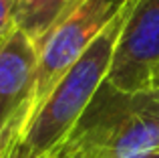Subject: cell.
<instances>
[{
    "label": "cell",
    "mask_w": 159,
    "mask_h": 158,
    "mask_svg": "<svg viewBox=\"0 0 159 158\" xmlns=\"http://www.w3.org/2000/svg\"><path fill=\"white\" fill-rule=\"evenodd\" d=\"M129 10L131 4L127 2L123 10L109 22V27L93 41V45L83 53L81 59L62 75L43 107L28 124L24 134L20 136V140L8 152L16 150L26 156H44L57 150L66 140L89 103L95 99L101 85L107 81L115 45L129 16Z\"/></svg>",
    "instance_id": "6da1fadb"
},
{
    "label": "cell",
    "mask_w": 159,
    "mask_h": 158,
    "mask_svg": "<svg viewBox=\"0 0 159 158\" xmlns=\"http://www.w3.org/2000/svg\"><path fill=\"white\" fill-rule=\"evenodd\" d=\"M66 142L83 158H141L159 152V126L105 81Z\"/></svg>",
    "instance_id": "7a4b0ae2"
},
{
    "label": "cell",
    "mask_w": 159,
    "mask_h": 158,
    "mask_svg": "<svg viewBox=\"0 0 159 158\" xmlns=\"http://www.w3.org/2000/svg\"><path fill=\"white\" fill-rule=\"evenodd\" d=\"M127 2L129 0H81L77 8L48 32L39 47V63L28 101L16 122L4 154L14 148L62 75L81 59L83 53L93 45V41L109 27V22L123 10Z\"/></svg>",
    "instance_id": "3957f363"
},
{
    "label": "cell",
    "mask_w": 159,
    "mask_h": 158,
    "mask_svg": "<svg viewBox=\"0 0 159 158\" xmlns=\"http://www.w3.org/2000/svg\"><path fill=\"white\" fill-rule=\"evenodd\" d=\"M131 10L113 53L107 83L127 95L149 89L159 63V0H129Z\"/></svg>",
    "instance_id": "277c9868"
},
{
    "label": "cell",
    "mask_w": 159,
    "mask_h": 158,
    "mask_svg": "<svg viewBox=\"0 0 159 158\" xmlns=\"http://www.w3.org/2000/svg\"><path fill=\"white\" fill-rule=\"evenodd\" d=\"M39 63V47L18 28L0 39V142L6 150L28 101Z\"/></svg>",
    "instance_id": "5b68a950"
},
{
    "label": "cell",
    "mask_w": 159,
    "mask_h": 158,
    "mask_svg": "<svg viewBox=\"0 0 159 158\" xmlns=\"http://www.w3.org/2000/svg\"><path fill=\"white\" fill-rule=\"evenodd\" d=\"M81 0H14L12 28L28 37L40 47L48 32L66 18Z\"/></svg>",
    "instance_id": "8992f818"
},
{
    "label": "cell",
    "mask_w": 159,
    "mask_h": 158,
    "mask_svg": "<svg viewBox=\"0 0 159 158\" xmlns=\"http://www.w3.org/2000/svg\"><path fill=\"white\" fill-rule=\"evenodd\" d=\"M133 101L143 114H147L149 118L159 126V95L153 91H141V93L133 95Z\"/></svg>",
    "instance_id": "52a82bcc"
},
{
    "label": "cell",
    "mask_w": 159,
    "mask_h": 158,
    "mask_svg": "<svg viewBox=\"0 0 159 158\" xmlns=\"http://www.w3.org/2000/svg\"><path fill=\"white\" fill-rule=\"evenodd\" d=\"M12 10L14 0H0V39L12 28Z\"/></svg>",
    "instance_id": "ba28073f"
},
{
    "label": "cell",
    "mask_w": 159,
    "mask_h": 158,
    "mask_svg": "<svg viewBox=\"0 0 159 158\" xmlns=\"http://www.w3.org/2000/svg\"><path fill=\"white\" fill-rule=\"evenodd\" d=\"M4 158H61V146L57 148V150L48 152V154L44 156H26V154H20V152H8V154H4Z\"/></svg>",
    "instance_id": "9c48e42d"
},
{
    "label": "cell",
    "mask_w": 159,
    "mask_h": 158,
    "mask_svg": "<svg viewBox=\"0 0 159 158\" xmlns=\"http://www.w3.org/2000/svg\"><path fill=\"white\" fill-rule=\"evenodd\" d=\"M61 158H83V154H79V152L65 140V142L61 144Z\"/></svg>",
    "instance_id": "30bf717a"
},
{
    "label": "cell",
    "mask_w": 159,
    "mask_h": 158,
    "mask_svg": "<svg viewBox=\"0 0 159 158\" xmlns=\"http://www.w3.org/2000/svg\"><path fill=\"white\" fill-rule=\"evenodd\" d=\"M147 91H153V93L159 95V63H157V67L153 69V73H151V79H149V89Z\"/></svg>",
    "instance_id": "8fae6325"
},
{
    "label": "cell",
    "mask_w": 159,
    "mask_h": 158,
    "mask_svg": "<svg viewBox=\"0 0 159 158\" xmlns=\"http://www.w3.org/2000/svg\"><path fill=\"white\" fill-rule=\"evenodd\" d=\"M141 158H159V152H153V154H147V156H141Z\"/></svg>",
    "instance_id": "7c38bea8"
},
{
    "label": "cell",
    "mask_w": 159,
    "mask_h": 158,
    "mask_svg": "<svg viewBox=\"0 0 159 158\" xmlns=\"http://www.w3.org/2000/svg\"><path fill=\"white\" fill-rule=\"evenodd\" d=\"M0 158H4V148H2V142H0Z\"/></svg>",
    "instance_id": "4fadbf2b"
}]
</instances>
